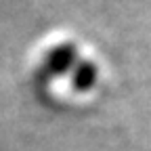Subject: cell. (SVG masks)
Listing matches in <instances>:
<instances>
[{
	"mask_svg": "<svg viewBox=\"0 0 151 151\" xmlns=\"http://www.w3.org/2000/svg\"><path fill=\"white\" fill-rule=\"evenodd\" d=\"M76 63H78V48L73 42H61L44 55V71L50 76H63L71 71Z\"/></svg>",
	"mask_w": 151,
	"mask_h": 151,
	"instance_id": "6da1fadb",
	"label": "cell"
},
{
	"mask_svg": "<svg viewBox=\"0 0 151 151\" xmlns=\"http://www.w3.org/2000/svg\"><path fill=\"white\" fill-rule=\"evenodd\" d=\"M97 78H99V69L90 59H80L71 69V84L80 92L90 90L94 86V82H97Z\"/></svg>",
	"mask_w": 151,
	"mask_h": 151,
	"instance_id": "7a4b0ae2",
	"label": "cell"
}]
</instances>
